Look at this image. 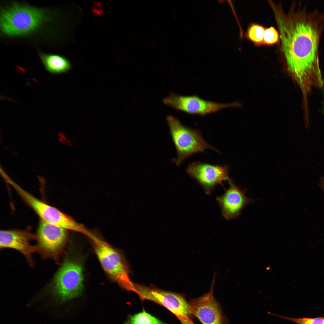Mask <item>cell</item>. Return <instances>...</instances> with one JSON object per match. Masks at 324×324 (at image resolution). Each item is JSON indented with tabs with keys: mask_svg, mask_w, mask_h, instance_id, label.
<instances>
[{
	"mask_svg": "<svg viewBox=\"0 0 324 324\" xmlns=\"http://www.w3.org/2000/svg\"><path fill=\"white\" fill-rule=\"evenodd\" d=\"M269 4L278 28L287 70L306 99L312 86L321 88L324 84L318 56L322 19L305 10L292 9L286 14L280 5L272 2Z\"/></svg>",
	"mask_w": 324,
	"mask_h": 324,
	"instance_id": "cell-1",
	"label": "cell"
},
{
	"mask_svg": "<svg viewBox=\"0 0 324 324\" xmlns=\"http://www.w3.org/2000/svg\"><path fill=\"white\" fill-rule=\"evenodd\" d=\"M46 18L42 10L14 4L2 10L1 28L4 33L9 36L24 35L33 31Z\"/></svg>",
	"mask_w": 324,
	"mask_h": 324,
	"instance_id": "cell-2",
	"label": "cell"
},
{
	"mask_svg": "<svg viewBox=\"0 0 324 324\" xmlns=\"http://www.w3.org/2000/svg\"><path fill=\"white\" fill-rule=\"evenodd\" d=\"M166 120L177 152V157L173 161L177 165L190 155L207 149L219 152L205 140L199 130L184 126L171 115L167 117Z\"/></svg>",
	"mask_w": 324,
	"mask_h": 324,
	"instance_id": "cell-3",
	"label": "cell"
},
{
	"mask_svg": "<svg viewBox=\"0 0 324 324\" xmlns=\"http://www.w3.org/2000/svg\"><path fill=\"white\" fill-rule=\"evenodd\" d=\"M40 218L41 220L65 230L82 233L87 236L89 232L72 218L59 210L39 200L28 192L11 179L8 182Z\"/></svg>",
	"mask_w": 324,
	"mask_h": 324,
	"instance_id": "cell-4",
	"label": "cell"
},
{
	"mask_svg": "<svg viewBox=\"0 0 324 324\" xmlns=\"http://www.w3.org/2000/svg\"><path fill=\"white\" fill-rule=\"evenodd\" d=\"M95 250L105 271L119 285L134 292V284L129 277L127 267L120 254L107 243L93 235L90 238Z\"/></svg>",
	"mask_w": 324,
	"mask_h": 324,
	"instance_id": "cell-5",
	"label": "cell"
},
{
	"mask_svg": "<svg viewBox=\"0 0 324 324\" xmlns=\"http://www.w3.org/2000/svg\"><path fill=\"white\" fill-rule=\"evenodd\" d=\"M81 266L69 259L63 263L55 276L53 291L61 300L66 301L80 295L83 289Z\"/></svg>",
	"mask_w": 324,
	"mask_h": 324,
	"instance_id": "cell-6",
	"label": "cell"
},
{
	"mask_svg": "<svg viewBox=\"0 0 324 324\" xmlns=\"http://www.w3.org/2000/svg\"><path fill=\"white\" fill-rule=\"evenodd\" d=\"M163 103L178 110L191 114L204 116L238 106L236 103L222 104L203 100L196 95L182 96L171 92Z\"/></svg>",
	"mask_w": 324,
	"mask_h": 324,
	"instance_id": "cell-7",
	"label": "cell"
},
{
	"mask_svg": "<svg viewBox=\"0 0 324 324\" xmlns=\"http://www.w3.org/2000/svg\"><path fill=\"white\" fill-rule=\"evenodd\" d=\"M134 292L142 300H148L163 306L177 318L192 314L190 305L177 293L134 284Z\"/></svg>",
	"mask_w": 324,
	"mask_h": 324,
	"instance_id": "cell-8",
	"label": "cell"
},
{
	"mask_svg": "<svg viewBox=\"0 0 324 324\" xmlns=\"http://www.w3.org/2000/svg\"><path fill=\"white\" fill-rule=\"evenodd\" d=\"M66 230L41 220L37 235V251L44 257L57 260L66 240Z\"/></svg>",
	"mask_w": 324,
	"mask_h": 324,
	"instance_id": "cell-9",
	"label": "cell"
},
{
	"mask_svg": "<svg viewBox=\"0 0 324 324\" xmlns=\"http://www.w3.org/2000/svg\"><path fill=\"white\" fill-rule=\"evenodd\" d=\"M228 166L213 165L199 161L194 162L187 167L188 175L196 181L207 194H210L215 187L225 180L231 179L229 176Z\"/></svg>",
	"mask_w": 324,
	"mask_h": 324,
	"instance_id": "cell-10",
	"label": "cell"
},
{
	"mask_svg": "<svg viewBox=\"0 0 324 324\" xmlns=\"http://www.w3.org/2000/svg\"><path fill=\"white\" fill-rule=\"evenodd\" d=\"M214 278L209 291L190 303L192 314L202 324H223L220 308L213 296Z\"/></svg>",
	"mask_w": 324,
	"mask_h": 324,
	"instance_id": "cell-11",
	"label": "cell"
},
{
	"mask_svg": "<svg viewBox=\"0 0 324 324\" xmlns=\"http://www.w3.org/2000/svg\"><path fill=\"white\" fill-rule=\"evenodd\" d=\"M228 182L229 188L223 194L217 197L216 200L223 217L226 219L230 220L237 218L242 209L251 201L244 192L235 184L232 179Z\"/></svg>",
	"mask_w": 324,
	"mask_h": 324,
	"instance_id": "cell-12",
	"label": "cell"
},
{
	"mask_svg": "<svg viewBox=\"0 0 324 324\" xmlns=\"http://www.w3.org/2000/svg\"><path fill=\"white\" fill-rule=\"evenodd\" d=\"M37 240V235L28 230H2L0 232V247L16 250L24 255L32 264V255L37 251L36 247L31 245L32 240Z\"/></svg>",
	"mask_w": 324,
	"mask_h": 324,
	"instance_id": "cell-13",
	"label": "cell"
},
{
	"mask_svg": "<svg viewBox=\"0 0 324 324\" xmlns=\"http://www.w3.org/2000/svg\"><path fill=\"white\" fill-rule=\"evenodd\" d=\"M40 56L46 69L51 73H62L67 71L70 68L69 62L63 57L43 53L40 54Z\"/></svg>",
	"mask_w": 324,
	"mask_h": 324,
	"instance_id": "cell-14",
	"label": "cell"
},
{
	"mask_svg": "<svg viewBox=\"0 0 324 324\" xmlns=\"http://www.w3.org/2000/svg\"><path fill=\"white\" fill-rule=\"evenodd\" d=\"M126 324H167L144 311L129 317Z\"/></svg>",
	"mask_w": 324,
	"mask_h": 324,
	"instance_id": "cell-15",
	"label": "cell"
},
{
	"mask_svg": "<svg viewBox=\"0 0 324 324\" xmlns=\"http://www.w3.org/2000/svg\"><path fill=\"white\" fill-rule=\"evenodd\" d=\"M265 28L258 24L253 23L248 27L246 36L247 38L255 45L259 46L263 44V38Z\"/></svg>",
	"mask_w": 324,
	"mask_h": 324,
	"instance_id": "cell-16",
	"label": "cell"
},
{
	"mask_svg": "<svg viewBox=\"0 0 324 324\" xmlns=\"http://www.w3.org/2000/svg\"><path fill=\"white\" fill-rule=\"evenodd\" d=\"M268 314L292 322L296 324H324V316L314 318H295L280 315L268 311Z\"/></svg>",
	"mask_w": 324,
	"mask_h": 324,
	"instance_id": "cell-17",
	"label": "cell"
},
{
	"mask_svg": "<svg viewBox=\"0 0 324 324\" xmlns=\"http://www.w3.org/2000/svg\"><path fill=\"white\" fill-rule=\"evenodd\" d=\"M280 34L274 27L271 26L265 28L263 43L267 45H271L278 43L279 41Z\"/></svg>",
	"mask_w": 324,
	"mask_h": 324,
	"instance_id": "cell-18",
	"label": "cell"
},
{
	"mask_svg": "<svg viewBox=\"0 0 324 324\" xmlns=\"http://www.w3.org/2000/svg\"><path fill=\"white\" fill-rule=\"evenodd\" d=\"M182 324H194L189 316H184L178 317Z\"/></svg>",
	"mask_w": 324,
	"mask_h": 324,
	"instance_id": "cell-19",
	"label": "cell"
},
{
	"mask_svg": "<svg viewBox=\"0 0 324 324\" xmlns=\"http://www.w3.org/2000/svg\"><path fill=\"white\" fill-rule=\"evenodd\" d=\"M60 141L61 142L67 146H71L72 145V142L67 138L64 134L60 133Z\"/></svg>",
	"mask_w": 324,
	"mask_h": 324,
	"instance_id": "cell-20",
	"label": "cell"
},
{
	"mask_svg": "<svg viewBox=\"0 0 324 324\" xmlns=\"http://www.w3.org/2000/svg\"><path fill=\"white\" fill-rule=\"evenodd\" d=\"M322 188L323 190H324V179L323 180V182H322Z\"/></svg>",
	"mask_w": 324,
	"mask_h": 324,
	"instance_id": "cell-21",
	"label": "cell"
}]
</instances>
